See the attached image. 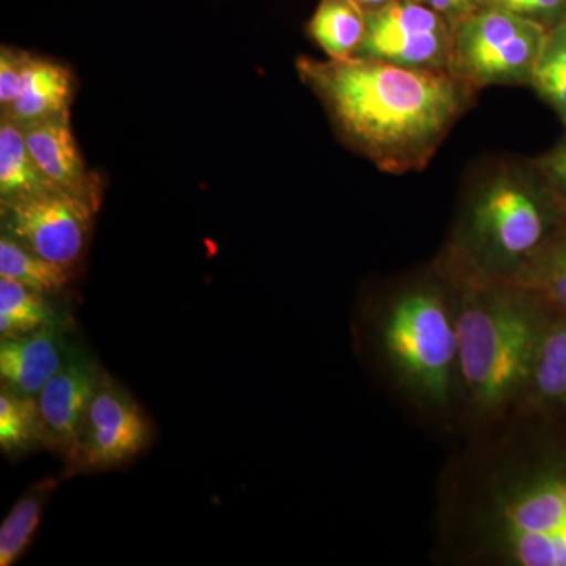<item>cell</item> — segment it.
Returning a JSON list of instances; mask_svg holds the SVG:
<instances>
[{
    "mask_svg": "<svg viewBox=\"0 0 566 566\" xmlns=\"http://www.w3.org/2000/svg\"><path fill=\"white\" fill-rule=\"evenodd\" d=\"M307 33L327 59L356 57L367 33V11L356 0H319Z\"/></svg>",
    "mask_w": 566,
    "mask_h": 566,
    "instance_id": "14",
    "label": "cell"
},
{
    "mask_svg": "<svg viewBox=\"0 0 566 566\" xmlns=\"http://www.w3.org/2000/svg\"><path fill=\"white\" fill-rule=\"evenodd\" d=\"M566 314V219L515 282Z\"/></svg>",
    "mask_w": 566,
    "mask_h": 566,
    "instance_id": "20",
    "label": "cell"
},
{
    "mask_svg": "<svg viewBox=\"0 0 566 566\" xmlns=\"http://www.w3.org/2000/svg\"><path fill=\"white\" fill-rule=\"evenodd\" d=\"M48 294L0 277V337H20L48 324L61 323Z\"/></svg>",
    "mask_w": 566,
    "mask_h": 566,
    "instance_id": "18",
    "label": "cell"
},
{
    "mask_svg": "<svg viewBox=\"0 0 566 566\" xmlns=\"http://www.w3.org/2000/svg\"><path fill=\"white\" fill-rule=\"evenodd\" d=\"M490 7H499L538 22L547 31L566 20V0H494Z\"/></svg>",
    "mask_w": 566,
    "mask_h": 566,
    "instance_id": "23",
    "label": "cell"
},
{
    "mask_svg": "<svg viewBox=\"0 0 566 566\" xmlns=\"http://www.w3.org/2000/svg\"><path fill=\"white\" fill-rule=\"evenodd\" d=\"M296 70L346 147L389 175L423 170L476 93L449 71L374 59L300 57Z\"/></svg>",
    "mask_w": 566,
    "mask_h": 566,
    "instance_id": "1",
    "label": "cell"
},
{
    "mask_svg": "<svg viewBox=\"0 0 566 566\" xmlns=\"http://www.w3.org/2000/svg\"><path fill=\"white\" fill-rule=\"evenodd\" d=\"M28 52L2 46L0 51V107L9 109L20 88L22 70H24Z\"/></svg>",
    "mask_w": 566,
    "mask_h": 566,
    "instance_id": "24",
    "label": "cell"
},
{
    "mask_svg": "<svg viewBox=\"0 0 566 566\" xmlns=\"http://www.w3.org/2000/svg\"><path fill=\"white\" fill-rule=\"evenodd\" d=\"M74 346L66 340L61 323L0 342L2 386L24 397H39L61 370Z\"/></svg>",
    "mask_w": 566,
    "mask_h": 566,
    "instance_id": "12",
    "label": "cell"
},
{
    "mask_svg": "<svg viewBox=\"0 0 566 566\" xmlns=\"http://www.w3.org/2000/svg\"><path fill=\"white\" fill-rule=\"evenodd\" d=\"M566 205V139L534 161Z\"/></svg>",
    "mask_w": 566,
    "mask_h": 566,
    "instance_id": "25",
    "label": "cell"
},
{
    "mask_svg": "<svg viewBox=\"0 0 566 566\" xmlns=\"http://www.w3.org/2000/svg\"><path fill=\"white\" fill-rule=\"evenodd\" d=\"M411 2H423V0H411Z\"/></svg>",
    "mask_w": 566,
    "mask_h": 566,
    "instance_id": "29",
    "label": "cell"
},
{
    "mask_svg": "<svg viewBox=\"0 0 566 566\" xmlns=\"http://www.w3.org/2000/svg\"><path fill=\"white\" fill-rule=\"evenodd\" d=\"M494 0H482V6H483V9H485V7H490L491 3H493Z\"/></svg>",
    "mask_w": 566,
    "mask_h": 566,
    "instance_id": "28",
    "label": "cell"
},
{
    "mask_svg": "<svg viewBox=\"0 0 566 566\" xmlns=\"http://www.w3.org/2000/svg\"><path fill=\"white\" fill-rule=\"evenodd\" d=\"M547 29L499 7H485L453 28L450 73L474 92L528 85Z\"/></svg>",
    "mask_w": 566,
    "mask_h": 566,
    "instance_id": "6",
    "label": "cell"
},
{
    "mask_svg": "<svg viewBox=\"0 0 566 566\" xmlns=\"http://www.w3.org/2000/svg\"><path fill=\"white\" fill-rule=\"evenodd\" d=\"M0 277L20 282L36 292L55 294L65 289L71 273L48 262L39 253L25 248L11 234L3 232L0 237Z\"/></svg>",
    "mask_w": 566,
    "mask_h": 566,
    "instance_id": "19",
    "label": "cell"
},
{
    "mask_svg": "<svg viewBox=\"0 0 566 566\" xmlns=\"http://www.w3.org/2000/svg\"><path fill=\"white\" fill-rule=\"evenodd\" d=\"M442 271L455 308L460 381L476 411L497 415L531 386L546 304L516 283L450 260Z\"/></svg>",
    "mask_w": 566,
    "mask_h": 566,
    "instance_id": "2",
    "label": "cell"
},
{
    "mask_svg": "<svg viewBox=\"0 0 566 566\" xmlns=\"http://www.w3.org/2000/svg\"><path fill=\"white\" fill-rule=\"evenodd\" d=\"M55 189L41 172L25 140L24 128L9 115L0 118V203Z\"/></svg>",
    "mask_w": 566,
    "mask_h": 566,
    "instance_id": "15",
    "label": "cell"
},
{
    "mask_svg": "<svg viewBox=\"0 0 566 566\" xmlns=\"http://www.w3.org/2000/svg\"><path fill=\"white\" fill-rule=\"evenodd\" d=\"M483 549L513 566H566V469H495L475 506Z\"/></svg>",
    "mask_w": 566,
    "mask_h": 566,
    "instance_id": "4",
    "label": "cell"
},
{
    "mask_svg": "<svg viewBox=\"0 0 566 566\" xmlns=\"http://www.w3.org/2000/svg\"><path fill=\"white\" fill-rule=\"evenodd\" d=\"M379 352L398 385L420 403L444 408L460 378L455 308L444 275L400 290L379 315Z\"/></svg>",
    "mask_w": 566,
    "mask_h": 566,
    "instance_id": "5",
    "label": "cell"
},
{
    "mask_svg": "<svg viewBox=\"0 0 566 566\" xmlns=\"http://www.w3.org/2000/svg\"><path fill=\"white\" fill-rule=\"evenodd\" d=\"M531 87L566 129V20L547 32L545 48L532 74Z\"/></svg>",
    "mask_w": 566,
    "mask_h": 566,
    "instance_id": "22",
    "label": "cell"
},
{
    "mask_svg": "<svg viewBox=\"0 0 566 566\" xmlns=\"http://www.w3.org/2000/svg\"><path fill=\"white\" fill-rule=\"evenodd\" d=\"M528 389L547 403L566 401V314L543 327Z\"/></svg>",
    "mask_w": 566,
    "mask_h": 566,
    "instance_id": "21",
    "label": "cell"
},
{
    "mask_svg": "<svg viewBox=\"0 0 566 566\" xmlns=\"http://www.w3.org/2000/svg\"><path fill=\"white\" fill-rule=\"evenodd\" d=\"M153 439L144 409L106 374L93 398L80 441L66 461V475L107 472L132 463Z\"/></svg>",
    "mask_w": 566,
    "mask_h": 566,
    "instance_id": "7",
    "label": "cell"
},
{
    "mask_svg": "<svg viewBox=\"0 0 566 566\" xmlns=\"http://www.w3.org/2000/svg\"><path fill=\"white\" fill-rule=\"evenodd\" d=\"M106 371L80 346H74L61 370L43 387L36 401L46 449L70 460L76 449L85 417L102 386Z\"/></svg>",
    "mask_w": 566,
    "mask_h": 566,
    "instance_id": "10",
    "label": "cell"
},
{
    "mask_svg": "<svg viewBox=\"0 0 566 566\" xmlns=\"http://www.w3.org/2000/svg\"><path fill=\"white\" fill-rule=\"evenodd\" d=\"M73 74L65 65L28 52L17 98L2 114L22 126L65 117L73 102Z\"/></svg>",
    "mask_w": 566,
    "mask_h": 566,
    "instance_id": "13",
    "label": "cell"
},
{
    "mask_svg": "<svg viewBox=\"0 0 566 566\" xmlns=\"http://www.w3.org/2000/svg\"><path fill=\"white\" fill-rule=\"evenodd\" d=\"M46 449L43 420L36 398L0 389V449L10 458H21Z\"/></svg>",
    "mask_w": 566,
    "mask_h": 566,
    "instance_id": "16",
    "label": "cell"
},
{
    "mask_svg": "<svg viewBox=\"0 0 566 566\" xmlns=\"http://www.w3.org/2000/svg\"><path fill=\"white\" fill-rule=\"evenodd\" d=\"M566 219V205L534 161H497L465 193L447 260L515 282Z\"/></svg>",
    "mask_w": 566,
    "mask_h": 566,
    "instance_id": "3",
    "label": "cell"
},
{
    "mask_svg": "<svg viewBox=\"0 0 566 566\" xmlns=\"http://www.w3.org/2000/svg\"><path fill=\"white\" fill-rule=\"evenodd\" d=\"M356 2L359 3L367 13H371V11L385 9V7L397 2V0H356Z\"/></svg>",
    "mask_w": 566,
    "mask_h": 566,
    "instance_id": "27",
    "label": "cell"
},
{
    "mask_svg": "<svg viewBox=\"0 0 566 566\" xmlns=\"http://www.w3.org/2000/svg\"><path fill=\"white\" fill-rule=\"evenodd\" d=\"M452 39L450 22L427 3L397 0L367 13V33L356 57L450 73Z\"/></svg>",
    "mask_w": 566,
    "mask_h": 566,
    "instance_id": "9",
    "label": "cell"
},
{
    "mask_svg": "<svg viewBox=\"0 0 566 566\" xmlns=\"http://www.w3.org/2000/svg\"><path fill=\"white\" fill-rule=\"evenodd\" d=\"M96 211L80 197L50 189L2 207V230L71 273L87 249Z\"/></svg>",
    "mask_w": 566,
    "mask_h": 566,
    "instance_id": "8",
    "label": "cell"
},
{
    "mask_svg": "<svg viewBox=\"0 0 566 566\" xmlns=\"http://www.w3.org/2000/svg\"><path fill=\"white\" fill-rule=\"evenodd\" d=\"M430 9L441 14L455 28L458 22L483 9L482 0H423Z\"/></svg>",
    "mask_w": 566,
    "mask_h": 566,
    "instance_id": "26",
    "label": "cell"
},
{
    "mask_svg": "<svg viewBox=\"0 0 566 566\" xmlns=\"http://www.w3.org/2000/svg\"><path fill=\"white\" fill-rule=\"evenodd\" d=\"M57 485L59 480L44 479L18 499L0 526V566L14 565L24 556L40 526L48 499Z\"/></svg>",
    "mask_w": 566,
    "mask_h": 566,
    "instance_id": "17",
    "label": "cell"
},
{
    "mask_svg": "<svg viewBox=\"0 0 566 566\" xmlns=\"http://www.w3.org/2000/svg\"><path fill=\"white\" fill-rule=\"evenodd\" d=\"M22 128L33 159L48 181L59 191L80 197L98 208L102 203V185L95 174L88 172L82 159L71 129L70 115L31 123Z\"/></svg>",
    "mask_w": 566,
    "mask_h": 566,
    "instance_id": "11",
    "label": "cell"
}]
</instances>
